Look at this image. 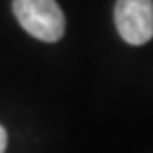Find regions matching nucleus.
<instances>
[{
  "mask_svg": "<svg viewBox=\"0 0 153 153\" xmlns=\"http://www.w3.org/2000/svg\"><path fill=\"white\" fill-rule=\"evenodd\" d=\"M13 13L30 35L56 42L65 33V15L56 0H13Z\"/></svg>",
  "mask_w": 153,
  "mask_h": 153,
  "instance_id": "f257e3e1",
  "label": "nucleus"
},
{
  "mask_svg": "<svg viewBox=\"0 0 153 153\" xmlns=\"http://www.w3.org/2000/svg\"><path fill=\"white\" fill-rule=\"evenodd\" d=\"M114 22L126 42L146 45L153 37V0H116Z\"/></svg>",
  "mask_w": 153,
  "mask_h": 153,
  "instance_id": "f03ea898",
  "label": "nucleus"
},
{
  "mask_svg": "<svg viewBox=\"0 0 153 153\" xmlns=\"http://www.w3.org/2000/svg\"><path fill=\"white\" fill-rule=\"evenodd\" d=\"M6 144H7V133H6V129L0 126V153L6 151Z\"/></svg>",
  "mask_w": 153,
  "mask_h": 153,
  "instance_id": "7ed1b4c3",
  "label": "nucleus"
}]
</instances>
